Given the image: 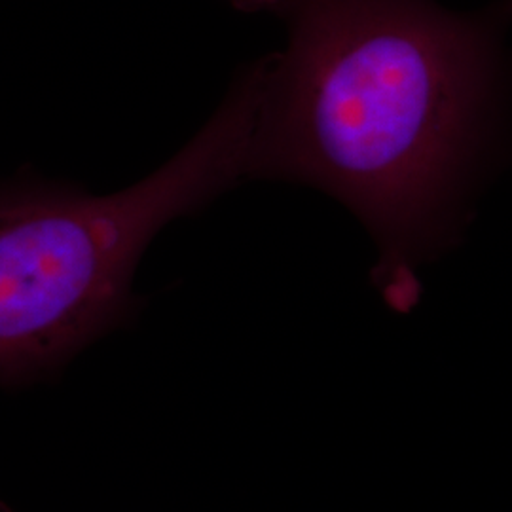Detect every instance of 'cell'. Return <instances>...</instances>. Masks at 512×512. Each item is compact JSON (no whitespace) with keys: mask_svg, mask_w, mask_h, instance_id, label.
<instances>
[{"mask_svg":"<svg viewBox=\"0 0 512 512\" xmlns=\"http://www.w3.org/2000/svg\"><path fill=\"white\" fill-rule=\"evenodd\" d=\"M260 71L241 69L207 126L128 190H0V382L55 366L135 310L137 262L169 220L253 179Z\"/></svg>","mask_w":512,"mask_h":512,"instance_id":"cell-2","label":"cell"},{"mask_svg":"<svg viewBox=\"0 0 512 512\" xmlns=\"http://www.w3.org/2000/svg\"><path fill=\"white\" fill-rule=\"evenodd\" d=\"M0 512H14V511H12V509H10V507H6V505H2V503H0Z\"/></svg>","mask_w":512,"mask_h":512,"instance_id":"cell-3","label":"cell"},{"mask_svg":"<svg viewBox=\"0 0 512 512\" xmlns=\"http://www.w3.org/2000/svg\"><path fill=\"white\" fill-rule=\"evenodd\" d=\"M287 29L256 59L253 179L308 184L346 205L378 249L393 310L458 241L476 181L503 143L512 0L476 14L435 0H228Z\"/></svg>","mask_w":512,"mask_h":512,"instance_id":"cell-1","label":"cell"}]
</instances>
